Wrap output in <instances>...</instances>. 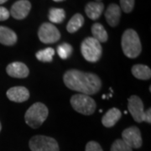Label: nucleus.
Returning <instances> with one entry per match:
<instances>
[{
    "mask_svg": "<svg viewBox=\"0 0 151 151\" xmlns=\"http://www.w3.org/2000/svg\"><path fill=\"white\" fill-rule=\"evenodd\" d=\"M63 81L69 89L88 96L99 92L102 86L98 76L78 70H67L63 76Z\"/></svg>",
    "mask_w": 151,
    "mask_h": 151,
    "instance_id": "nucleus-1",
    "label": "nucleus"
},
{
    "mask_svg": "<svg viewBox=\"0 0 151 151\" xmlns=\"http://www.w3.org/2000/svg\"><path fill=\"white\" fill-rule=\"evenodd\" d=\"M121 45L124 55L129 58H136L141 53L142 45L139 35L132 29L124 31L122 36Z\"/></svg>",
    "mask_w": 151,
    "mask_h": 151,
    "instance_id": "nucleus-2",
    "label": "nucleus"
},
{
    "mask_svg": "<svg viewBox=\"0 0 151 151\" xmlns=\"http://www.w3.org/2000/svg\"><path fill=\"white\" fill-rule=\"evenodd\" d=\"M48 113V108L44 103H34L25 113V123L32 129H38L47 119Z\"/></svg>",
    "mask_w": 151,
    "mask_h": 151,
    "instance_id": "nucleus-3",
    "label": "nucleus"
},
{
    "mask_svg": "<svg viewBox=\"0 0 151 151\" xmlns=\"http://www.w3.org/2000/svg\"><path fill=\"white\" fill-rule=\"evenodd\" d=\"M81 52L89 62H97L102 56L103 49L101 43L92 37L86 38L81 45Z\"/></svg>",
    "mask_w": 151,
    "mask_h": 151,
    "instance_id": "nucleus-4",
    "label": "nucleus"
},
{
    "mask_svg": "<svg viewBox=\"0 0 151 151\" xmlns=\"http://www.w3.org/2000/svg\"><path fill=\"white\" fill-rule=\"evenodd\" d=\"M70 104L74 110L84 115H92L96 109V102L85 94H76L70 98Z\"/></svg>",
    "mask_w": 151,
    "mask_h": 151,
    "instance_id": "nucleus-5",
    "label": "nucleus"
},
{
    "mask_svg": "<svg viewBox=\"0 0 151 151\" xmlns=\"http://www.w3.org/2000/svg\"><path fill=\"white\" fill-rule=\"evenodd\" d=\"M29 146L31 151H60L57 141L45 135H35L32 137Z\"/></svg>",
    "mask_w": 151,
    "mask_h": 151,
    "instance_id": "nucleus-6",
    "label": "nucleus"
},
{
    "mask_svg": "<svg viewBox=\"0 0 151 151\" xmlns=\"http://www.w3.org/2000/svg\"><path fill=\"white\" fill-rule=\"evenodd\" d=\"M38 36L41 42L45 44H52L59 40L60 33L54 24L50 23H44L39 29Z\"/></svg>",
    "mask_w": 151,
    "mask_h": 151,
    "instance_id": "nucleus-7",
    "label": "nucleus"
},
{
    "mask_svg": "<svg viewBox=\"0 0 151 151\" xmlns=\"http://www.w3.org/2000/svg\"><path fill=\"white\" fill-rule=\"evenodd\" d=\"M122 139L132 149H139L142 146L140 130L137 127H129L122 133Z\"/></svg>",
    "mask_w": 151,
    "mask_h": 151,
    "instance_id": "nucleus-8",
    "label": "nucleus"
},
{
    "mask_svg": "<svg viewBox=\"0 0 151 151\" xmlns=\"http://www.w3.org/2000/svg\"><path fill=\"white\" fill-rule=\"evenodd\" d=\"M128 108L130 114L132 115L133 119L137 123L144 122V116H145V110H144V104L139 97L136 95H133L129 98Z\"/></svg>",
    "mask_w": 151,
    "mask_h": 151,
    "instance_id": "nucleus-9",
    "label": "nucleus"
},
{
    "mask_svg": "<svg viewBox=\"0 0 151 151\" xmlns=\"http://www.w3.org/2000/svg\"><path fill=\"white\" fill-rule=\"evenodd\" d=\"M30 9L31 4L28 0H19L13 4L9 13L15 19H24L28 16Z\"/></svg>",
    "mask_w": 151,
    "mask_h": 151,
    "instance_id": "nucleus-10",
    "label": "nucleus"
},
{
    "mask_svg": "<svg viewBox=\"0 0 151 151\" xmlns=\"http://www.w3.org/2000/svg\"><path fill=\"white\" fill-rule=\"evenodd\" d=\"M8 98L15 103H23L27 101L29 97V92L24 86H14L7 91Z\"/></svg>",
    "mask_w": 151,
    "mask_h": 151,
    "instance_id": "nucleus-11",
    "label": "nucleus"
},
{
    "mask_svg": "<svg viewBox=\"0 0 151 151\" xmlns=\"http://www.w3.org/2000/svg\"><path fill=\"white\" fill-rule=\"evenodd\" d=\"M6 71L8 75L14 78H25L29 76V70L27 65L22 62H13L7 66Z\"/></svg>",
    "mask_w": 151,
    "mask_h": 151,
    "instance_id": "nucleus-12",
    "label": "nucleus"
},
{
    "mask_svg": "<svg viewBox=\"0 0 151 151\" xmlns=\"http://www.w3.org/2000/svg\"><path fill=\"white\" fill-rule=\"evenodd\" d=\"M105 18L108 24L112 27H116L119 24L121 18V9L119 5L112 4L108 7L105 12Z\"/></svg>",
    "mask_w": 151,
    "mask_h": 151,
    "instance_id": "nucleus-13",
    "label": "nucleus"
},
{
    "mask_svg": "<svg viewBox=\"0 0 151 151\" xmlns=\"http://www.w3.org/2000/svg\"><path fill=\"white\" fill-rule=\"evenodd\" d=\"M121 117H122V113L120 112V110L116 108H113L109 109L106 114L103 116L102 119V123L105 127L111 128L119 122Z\"/></svg>",
    "mask_w": 151,
    "mask_h": 151,
    "instance_id": "nucleus-14",
    "label": "nucleus"
},
{
    "mask_svg": "<svg viewBox=\"0 0 151 151\" xmlns=\"http://www.w3.org/2000/svg\"><path fill=\"white\" fill-rule=\"evenodd\" d=\"M104 5L101 2H90L86 5L85 12L88 18L96 20L103 14Z\"/></svg>",
    "mask_w": 151,
    "mask_h": 151,
    "instance_id": "nucleus-15",
    "label": "nucleus"
},
{
    "mask_svg": "<svg viewBox=\"0 0 151 151\" xmlns=\"http://www.w3.org/2000/svg\"><path fill=\"white\" fill-rule=\"evenodd\" d=\"M17 35L9 28L0 26V43L4 45H14L17 42Z\"/></svg>",
    "mask_w": 151,
    "mask_h": 151,
    "instance_id": "nucleus-16",
    "label": "nucleus"
},
{
    "mask_svg": "<svg viewBox=\"0 0 151 151\" xmlns=\"http://www.w3.org/2000/svg\"><path fill=\"white\" fill-rule=\"evenodd\" d=\"M132 74L140 80H149L151 77V70L149 66L145 65H134L132 67Z\"/></svg>",
    "mask_w": 151,
    "mask_h": 151,
    "instance_id": "nucleus-17",
    "label": "nucleus"
},
{
    "mask_svg": "<svg viewBox=\"0 0 151 151\" xmlns=\"http://www.w3.org/2000/svg\"><path fill=\"white\" fill-rule=\"evenodd\" d=\"M92 38L97 40L99 43L106 42L108 39V32L103 25L99 23H95L92 26Z\"/></svg>",
    "mask_w": 151,
    "mask_h": 151,
    "instance_id": "nucleus-18",
    "label": "nucleus"
},
{
    "mask_svg": "<svg viewBox=\"0 0 151 151\" xmlns=\"http://www.w3.org/2000/svg\"><path fill=\"white\" fill-rule=\"evenodd\" d=\"M84 24V18L80 14H76L74 16L70 19V21L68 22L66 29L67 31L70 34L76 32L79 29L82 27Z\"/></svg>",
    "mask_w": 151,
    "mask_h": 151,
    "instance_id": "nucleus-19",
    "label": "nucleus"
},
{
    "mask_svg": "<svg viewBox=\"0 0 151 151\" xmlns=\"http://www.w3.org/2000/svg\"><path fill=\"white\" fill-rule=\"evenodd\" d=\"M65 18V13L62 9L52 8L49 11V19L51 23L60 24L64 21Z\"/></svg>",
    "mask_w": 151,
    "mask_h": 151,
    "instance_id": "nucleus-20",
    "label": "nucleus"
},
{
    "mask_svg": "<svg viewBox=\"0 0 151 151\" xmlns=\"http://www.w3.org/2000/svg\"><path fill=\"white\" fill-rule=\"evenodd\" d=\"M55 55V50L51 47L41 50L36 53V58L43 62H50L53 60Z\"/></svg>",
    "mask_w": 151,
    "mask_h": 151,
    "instance_id": "nucleus-21",
    "label": "nucleus"
},
{
    "mask_svg": "<svg viewBox=\"0 0 151 151\" xmlns=\"http://www.w3.org/2000/svg\"><path fill=\"white\" fill-rule=\"evenodd\" d=\"M72 46L70 44L63 43L57 47V53L61 59L65 60L69 58L72 54Z\"/></svg>",
    "mask_w": 151,
    "mask_h": 151,
    "instance_id": "nucleus-22",
    "label": "nucleus"
},
{
    "mask_svg": "<svg viewBox=\"0 0 151 151\" xmlns=\"http://www.w3.org/2000/svg\"><path fill=\"white\" fill-rule=\"evenodd\" d=\"M111 151H133V149L121 139L113 142L111 146Z\"/></svg>",
    "mask_w": 151,
    "mask_h": 151,
    "instance_id": "nucleus-23",
    "label": "nucleus"
},
{
    "mask_svg": "<svg viewBox=\"0 0 151 151\" xmlns=\"http://www.w3.org/2000/svg\"><path fill=\"white\" fill-rule=\"evenodd\" d=\"M120 6L125 13H130L134 7V0H120Z\"/></svg>",
    "mask_w": 151,
    "mask_h": 151,
    "instance_id": "nucleus-24",
    "label": "nucleus"
},
{
    "mask_svg": "<svg viewBox=\"0 0 151 151\" xmlns=\"http://www.w3.org/2000/svg\"><path fill=\"white\" fill-rule=\"evenodd\" d=\"M85 151H103L101 145L96 141H90L86 144Z\"/></svg>",
    "mask_w": 151,
    "mask_h": 151,
    "instance_id": "nucleus-25",
    "label": "nucleus"
},
{
    "mask_svg": "<svg viewBox=\"0 0 151 151\" xmlns=\"http://www.w3.org/2000/svg\"><path fill=\"white\" fill-rule=\"evenodd\" d=\"M10 16V13L4 7L0 6V21H4Z\"/></svg>",
    "mask_w": 151,
    "mask_h": 151,
    "instance_id": "nucleus-26",
    "label": "nucleus"
},
{
    "mask_svg": "<svg viewBox=\"0 0 151 151\" xmlns=\"http://www.w3.org/2000/svg\"><path fill=\"white\" fill-rule=\"evenodd\" d=\"M144 121L148 123V124H151V109L149 108L147 111H145V116H144Z\"/></svg>",
    "mask_w": 151,
    "mask_h": 151,
    "instance_id": "nucleus-27",
    "label": "nucleus"
},
{
    "mask_svg": "<svg viewBox=\"0 0 151 151\" xmlns=\"http://www.w3.org/2000/svg\"><path fill=\"white\" fill-rule=\"evenodd\" d=\"M8 0H0V4H4L5 2H7Z\"/></svg>",
    "mask_w": 151,
    "mask_h": 151,
    "instance_id": "nucleus-28",
    "label": "nucleus"
},
{
    "mask_svg": "<svg viewBox=\"0 0 151 151\" xmlns=\"http://www.w3.org/2000/svg\"><path fill=\"white\" fill-rule=\"evenodd\" d=\"M55 2H62V1H64V0H53Z\"/></svg>",
    "mask_w": 151,
    "mask_h": 151,
    "instance_id": "nucleus-29",
    "label": "nucleus"
},
{
    "mask_svg": "<svg viewBox=\"0 0 151 151\" xmlns=\"http://www.w3.org/2000/svg\"><path fill=\"white\" fill-rule=\"evenodd\" d=\"M1 129H2V125H1V123H0V132H1Z\"/></svg>",
    "mask_w": 151,
    "mask_h": 151,
    "instance_id": "nucleus-30",
    "label": "nucleus"
},
{
    "mask_svg": "<svg viewBox=\"0 0 151 151\" xmlns=\"http://www.w3.org/2000/svg\"><path fill=\"white\" fill-rule=\"evenodd\" d=\"M96 1H101V0H96Z\"/></svg>",
    "mask_w": 151,
    "mask_h": 151,
    "instance_id": "nucleus-31",
    "label": "nucleus"
}]
</instances>
